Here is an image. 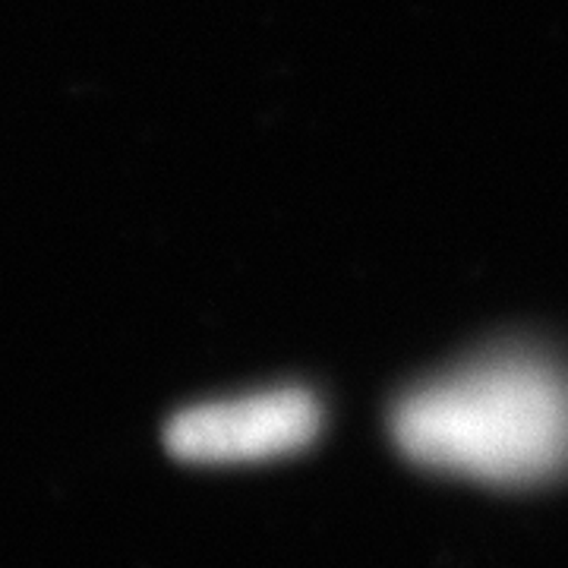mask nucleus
I'll use <instances>...</instances> for the list:
<instances>
[{"label": "nucleus", "instance_id": "nucleus-1", "mask_svg": "<svg viewBox=\"0 0 568 568\" xmlns=\"http://www.w3.org/2000/svg\"><path fill=\"white\" fill-rule=\"evenodd\" d=\"M388 436L410 465L489 487L568 474V364L534 345H499L405 388Z\"/></svg>", "mask_w": 568, "mask_h": 568}, {"label": "nucleus", "instance_id": "nucleus-2", "mask_svg": "<svg viewBox=\"0 0 568 568\" xmlns=\"http://www.w3.org/2000/svg\"><path fill=\"white\" fill-rule=\"evenodd\" d=\"M323 424L313 388L275 386L183 407L164 424L162 443L186 465H263L313 446Z\"/></svg>", "mask_w": 568, "mask_h": 568}]
</instances>
